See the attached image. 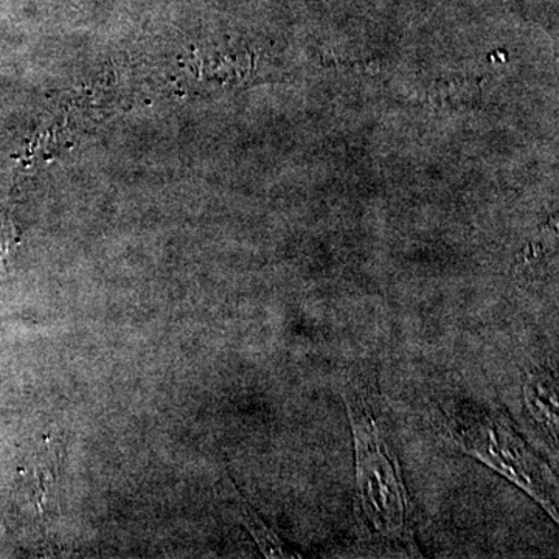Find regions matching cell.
<instances>
[{
    "label": "cell",
    "instance_id": "1",
    "mask_svg": "<svg viewBox=\"0 0 559 559\" xmlns=\"http://www.w3.org/2000/svg\"><path fill=\"white\" fill-rule=\"evenodd\" d=\"M345 401L355 433L360 510L367 532L381 543L411 549L409 500L377 399L369 390L353 389Z\"/></svg>",
    "mask_w": 559,
    "mask_h": 559
},
{
    "label": "cell",
    "instance_id": "2",
    "mask_svg": "<svg viewBox=\"0 0 559 559\" xmlns=\"http://www.w3.org/2000/svg\"><path fill=\"white\" fill-rule=\"evenodd\" d=\"M444 428L457 447L524 489L558 521L554 473L502 415L466 404L447 412Z\"/></svg>",
    "mask_w": 559,
    "mask_h": 559
},
{
    "label": "cell",
    "instance_id": "3",
    "mask_svg": "<svg viewBox=\"0 0 559 559\" xmlns=\"http://www.w3.org/2000/svg\"><path fill=\"white\" fill-rule=\"evenodd\" d=\"M525 400L530 414L539 423L540 428L557 440L558 400L554 378L544 371L532 374L525 385Z\"/></svg>",
    "mask_w": 559,
    "mask_h": 559
},
{
    "label": "cell",
    "instance_id": "4",
    "mask_svg": "<svg viewBox=\"0 0 559 559\" xmlns=\"http://www.w3.org/2000/svg\"><path fill=\"white\" fill-rule=\"evenodd\" d=\"M238 514H240L242 524L249 530L250 535L257 540L261 551H263L266 558H299V555H294L289 547L283 543L282 539L275 535L274 532L264 521L261 520L259 513L255 510L250 509L248 502L240 498L238 503Z\"/></svg>",
    "mask_w": 559,
    "mask_h": 559
},
{
    "label": "cell",
    "instance_id": "5",
    "mask_svg": "<svg viewBox=\"0 0 559 559\" xmlns=\"http://www.w3.org/2000/svg\"><path fill=\"white\" fill-rule=\"evenodd\" d=\"M20 246V231L7 212L0 213V267H5L7 260Z\"/></svg>",
    "mask_w": 559,
    "mask_h": 559
}]
</instances>
